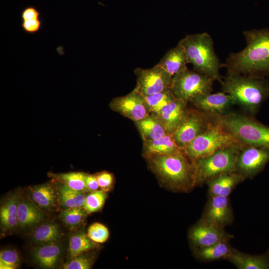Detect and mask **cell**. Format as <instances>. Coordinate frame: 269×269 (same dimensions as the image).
<instances>
[{
	"mask_svg": "<svg viewBox=\"0 0 269 269\" xmlns=\"http://www.w3.org/2000/svg\"><path fill=\"white\" fill-rule=\"evenodd\" d=\"M145 158L150 170L170 189L187 192L197 186L195 163L182 151Z\"/></svg>",
	"mask_w": 269,
	"mask_h": 269,
	"instance_id": "2",
	"label": "cell"
},
{
	"mask_svg": "<svg viewBox=\"0 0 269 269\" xmlns=\"http://www.w3.org/2000/svg\"><path fill=\"white\" fill-rule=\"evenodd\" d=\"M134 73L136 77L134 88L144 96L163 92L171 87L172 76L156 65L149 69L136 68Z\"/></svg>",
	"mask_w": 269,
	"mask_h": 269,
	"instance_id": "10",
	"label": "cell"
},
{
	"mask_svg": "<svg viewBox=\"0 0 269 269\" xmlns=\"http://www.w3.org/2000/svg\"><path fill=\"white\" fill-rule=\"evenodd\" d=\"M30 192L32 200L40 208L49 210L55 206L57 194L51 185L45 183L34 186Z\"/></svg>",
	"mask_w": 269,
	"mask_h": 269,
	"instance_id": "26",
	"label": "cell"
},
{
	"mask_svg": "<svg viewBox=\"0 0 269 269\" xmlns=\"http://www.w3.org/2000/svg\"><path fill=\"white\" fill-rule=\"evenodd\" d=\"M269 162V150L259 146H243L236 164V171L245 179L262 172Z\"/></svg>",
	"mask_w": 269,
	"mask_h": 269,
	"instance_id": "11",
	"label": "cell"
},
{
	"mask_svg": "<svg viewBox=\"0 0 269 269\" xmlns=\"http://www.w3.org/2000/svg\"><path fill=\"white\" fill-rule=\"evenodd\" d=\"M227 260L238 269H269V260L266 253L252 255L232 248Z\"/></svg>",
	"mask_w": 269,
	"mask_h": 269,
	"instance_id": "20",
	"label": "cell"
},
{
	"mask_svg": "<svg viewBox=\"0 0 269 269\" xmlns=\"http://www.w3.org/2000/svg\"><path fill=\"white\" fill-rule=\"evenodd\" d=\"M243 146L236 143L195 161L197 186L220 174L236 171L237 157Z\"/></svg>",
	"mask_w": 269,
	"mask_h": 269,
	"instance_id": "6",
	"label": "cell"
},
{
	"mask_svg": "<svg viewBox=\"0 0 269 269\" xmlns=\"http://www.w3.org/2000/svg\"><path fill=\"white\" fill-rule=\"evenodd\" d=\"M229 241H222L208 247L194 250L195 257L200 261L205 262L227 260L233 248Z\"/></svg>",
	"mask_w": 269,
	"mask_h": 269,
	"instance_id": "25",
	"label": "cell"
},
{
	"mask_svg": "<svg viewBox=\"0 0 269 269\" xmlns=\"http://www.w3.org/2000/svg\"><path fill=\"white\" fill-rule=\"evenodd\" d=\"M60 236L59 227L55 223L42 224L36 228L32 233V240L40 244L54 243Z\"/></svg>",
	"mask_w": 269,
	"mask_h": 269,
	"instance_id": "28",
	"label": "cell"
},
{
	"mask_svg": "<svg viewBox=\"0 0 269 269\" xmlns=\"http://www.w3.org/2000/svg\"><path fill=\"white\" fill-rule=\"evenodd\" d=\"M245 180L236 171L220 174L206 183L208 187V197L218 195L229 197L236 187Z\"/></svg>",
	"mask_w": 269,
	"mask_h": 269,
	"instance_id": "17",
	"label": "cell"
},
{
	"mask_svg": "<svg viewBox=\"0 0 269 269\" xmlns=\"http://www.w3.org/2000/svg\"><path fill=\"white\" fill-rule=\"evenodd\" d=\"M214 81L207 75L187 68L173 76L171 88L176 98L188 104L199 96L211 93Z\"/></svg>",
	"mask_w": 269,
	"mask_h": 269,
	"instance_id": "8",
	"label": "cell"
},
{
	"mask_svg": "<svg viewBox=\"0 0 269 269\" xmlns=\"http://www.w3.org/2000/svg\"><path fill=\"white\" fill-rule=\"evenodd\" d=\"M188 64L187 54L184 47L178 44L169 49L156 65L160 67L171 76L187 69Z\"/></svg>",
	"mask_w": 269,
	"mask_h": 269,
	"instance_id": "19",
	"label": "cell"
},
{
	"mask_svg": "<svg viewBox=\"0 0 269 269\" xmlns=\"http://www.w3.org/2000/svg\"><path fill=\"white\" fill-rule=\"evenodd\" d=\"M188 108V103L175 97L155 115L163 123L167 133L172 134L184 120Z\"/></svg>",
	"mask_w": 269,
	"mask_h": 269,
	"instance_id": "16",
	"label": "cell"
},
{
	"mask_svg": "<svg viewBox=\"0 0 269 269\" xmlns=\"http://www.w3.org/2000/svg\"><path fill=\"white\" fill-rule=\"evenodd\" d=\"M142 156L145 158L153 155H162L182 151L176 142L172 134L149 141L143 142Z\"/></svg>",
	"mask_w": 269,
	"mask_h": 269,
	"instance_id": "21",
	"label": "cell"
},
{
	"mask_svg": "<svg viewBox=\"0 0 269 269\" xmlns=\"http://www.w3.org/2000/svg\"><path fill=\"white\" fill-rule=\"evenodd\" d=\"M233 237L224 228L201 218L190 229L188 238L194 250L211 246L218 242L230 241Z\"/></svg>",
	"mask_w": 269,
	"mask_h": 269,
	"instance_id": "13",
	"label": "cell"
},
{
	"mask_svg": "<svg viewBox=\"0 0 269 269\" xmlns=\"http://www.w3.org/2000/svg\"><path fill=\"white\" fill-rule=\"evenodd\" d=\"M19 199L18 193H13L7 195L1 202L0 223L1 231L3 233L10 232L17 228Z\"/></svg>",
	"mask_w": 269,
	"mask_h": 269,
	"instance_id": "18",
	"label": "cell"
},
{
	"mask_svg": "<svg viewBox=\"0 0 269 269\" xmlns=\"http://www.w3.org/2000/svg\"><path fill=\"white\" fill-rule=\"evenodd\" d=\"M43 213L40 208L28 200L19 198L18 205L17 227L26 228L36 225L42 220Z\"/></svg>",
	"mask_w": 269,
	"mask_h": 269,
	"instance_id": "24",
	"label": "cell"
},
{
	"mask_svg": "<svg viewBox=\"0 0 269 269\" xmlns=\"http://www.w3.org/2000/svg\"><path fill=\"white\" fill-rule=\"evenodd\" d=\"M62 248L54 243L43 244L36 248L32 252L34 262L44 269H53L59 260Z\"/></svg>",
	"mask_w": 269,
	"mask_h": 269,
	"instance_id": "23",
	"label": "cell"
},
{
	"mask_svg": "<svg viewBox=\"0 0 269 269\" xmlns=\"http://www.w3.org/2000/svg\"><path fill=\"white\" fill-rule=\"evenodd\" d=\"M144 97L151 113L154 114L175 98L171 88Z\"/></svg>",
	"mask_w": 269,
	"mask_h": 269,
	"instance_id": "31",
	"label": "cell"
},
{
	"mask_svg": "<svg viewBox=\"0 0 269 269\" xmlns=\"http://www.w3.org/2000/svg\"><path fill=\"white\" fill-rule=\"evenodd\" d=\"M85 182L91 192L97 190L100 188L95 174L92 175L85 173Z\"/></svg>",
	"mask_w": 269,
	"mask_h": 269,
	"instance_id": "40",
	"label": "cell"
},
{
	"mask_svg": "<svg viewBox=\"0 0 269 269\" xmlns=\"http://www.w3.org/2000/svg\"><path fill=\"white\" fill-rule=\"evenodd\" d=\"M243 33L246 47L231 53L222 67L227 72L269 80V28L246 30Z\"/></svg>",
	"mask_w": 269,
	"mask_h": 269,
	"instance_id": "1",
	"label": "cell"
},
{
	"mask_svg": "<svg viewBox=\"0 0 269 269\" xmlns=\"http://www.w3.org/2000/svg\"><path fill=\"white\" fill-rule=\"evenodd\" d=\"M19 264V256L15 250L4 249L0 253V269H14Z\"/></svg>",
	"mask_w": 269,
	"mask_h": 269,
	"instance_id": "34",
	"label": "cell"
},
{
	"mask_svg": "<svg viewBox=\"0 0 269 269\" xmlns=\"http://www.w3.org/2000/svg\"><path fill=\"white\" fill-rule=\"evenodd\" d=\"M59 198L61 204L66 208L83 207L86 193L73 189L61 183L58 186Z\"/></svg>",
	"mask_w": 269,
	"mask_h": 269,
	"instance_id": "27",
	"label": "cell"
},
{
	"mask_svg": "<svg viewBox=\"0 0 269 269\" xmlns=\"http://www.w3.org/2000/svg\"><path fill=\"white\" fill-rule=\"evenodd\" d=\"M201 218L224 228L231 225L234 215L229 197H209Z\"/></svg>",
	"mask_w": 269,
	"mask_h": 269,
	"instance_id": "14",
	"label": "cell"
},
{
	"mask_svg": "<svg viewBox=\"0 0 269 269\" xmlns=\"http://www.w3.org/2000/svg\"><path fill=\"white\" fill-rule=\"evenodd\" d=\"M95 242L84 233L74 234L70 239L69 251L71 257L74 258L95 247Z\"/></svg>",
	"mask_w": 269,
	"mask_h": 269,
	"instance_id": "29",
	"label": "cell"
},
{
	"mask_svg": "<svg viewBox=\"0 0 269 269\" xmlns=\"http://www.w3.org/2000/svg\"><path fill=\"white\" fill-rule=\"evenodd\" d=\"M87 212L83 207L66 208L62 211L60 216L65 224L70 226L81 224L85 219Z\"/></svg>",
	"mask_w": 269,
	"mask_h": 269,
	"instance_id": "33",
	"label": "cell"
},
{
	"mask_svg": "<svg viewBox=\"0 0 269 269\" xmlns=\"http://www.w3.org/2000/svg\"><path fill=\"white\" fill-rule=\"evenodd\" d=\"M110 109L134 122L139 121L151 112L145 97L135 88L127 95L113 98Z\"/></svg>",
	"mask_w": 269,
	"mask_h": 269,
	"instance_id": "12",
	"label": "cell"
},
{
	"mask_svg": "<svg viewBox=\"0 0 269 269\" xmlns=\"http://www.w3.org/2000/svg\"><path fill=\"white\" fill-rule=\"evenodd\" d=\"M178 44L185 49L188 63L193 70L221 83L223 78L220 69L221 63L216 54L211 36L206 32L188 34Z\"/></svg>",
	"mask_w": 269,
	"mask_h": 269,
	"instance_id": "5",
	"label": "cell"
},
{
	"mask_svg": "<svg viewBox=\"0 0 269 269\" xmlns=\"http://www.w3.org/2000/svg\"><path fill=\"white\" fill-rule=\"evenodd\" d=\"M134 123L143 142L158 139L168 134L161 120L153 113Z\"/></svg>",
	"mask_w": 269,
	"mask_h": 269,
	"instance_id": "22",
	"label": "cell"
},
{
	"mask_svg": "<svg viewBox=\"0 0 269 269\" xmlns=\"http://www.w3.org/2000/svg\"><path fill=\"white\" fill-rule=\"evenodd\" d=\"M52 175L61 183L73 189L85 193L91 192L85 182V173L72 172L65 173L53 174Z\"/></svg>",
	"mask_w": 269,
	"mask_h": 269,
	"instance_id": "30",
	"label": "cell"
},
{
	"mask_svg": "<svg viewBox=\"0 0 269 269\" xmlns=\"http://www.w3.org/2000/svg\"><path fill=\"white\" fill-rule=\"evenodd\" d=\"M42 22L39 19L22 21L21 26L22 30L28 34H34L40 30Z\"/></svg>",
	"mask_w": 269,
	"mask_h": 269,
	"instance_id": "38",
	"label": "cell"
},
{
	"mask_svg": "<svg viewBox=\"0 0 269 269\" xmlns=\"http://www.w3.org/2000/svg\"><path fill=\"white\" fill-rule=\"evenodd\" d=\"M87 236L96 243H103L109 238V232L108 228L99 223H95L89 226Z\"/></svg>",
	"mask_w": 269,
	"mask_h": 269,
	"instance_id": "35",
	"label": "cell"
},
{
	"mask_svg": "<svg viewBox=\"0 0 269 269\" xmlns=\"http://www.w3.org/2000/svg\"><path fill=\"white\" fill-rule=\"evenodd\" d=\"M92 262L88 258L78 256L73 258L71 261L65 264L62 266L64 269H91Z\"/></svg>",
	"mask_w": 269,
	"mask_h": 269,
	"instance_id": "36",
	"label": "cell"
},
{
	"mask_svg": "<svg viewBox=\"0 0 269 269\" xmlns=\"http://www.w3.org/2000/svg\"><path fill=\"white\" fill-rule=\"evenodd\" d=\"M222 92L229 94L235 105L254 117L269 97V80L227 72L221 82Z\"/></svg>",
	"mask_w": 269,
	"mask_h": 269,
	"instance_id": "3",
	"label": "cell"
},
{
	"mask_svg": "<svg viewBox=\"0 0 269 269\" xmlns=\"http://www.w3.org/2000/svg\"><path fill=\"white\" fill-rule=\"evenodd\" d=\"M212 124L210 115L194 107H188L184 120L172 135L182 150Z\"/></svg>",
	"mask_w": 269,
	"mask_h": 269,
	"instance_id": "9",
	"label": "cell"
},
{
	"mask_svg": "<svg viewBox=\"0 0 269 269\" xmlns=\"http://www.w3.org/2000/svg\"><path fill=\"white\" fill-rule=\"evenodd\" d=\"M95 175L101 190L107 192L111 189L114 181V177L112 173L104 171Z\"/></svg>",
	"mask_w": 269,
	"mask_h": 269,
	"instance_id": "37",
	"label": "cell"
},
{
	"mask_svg": "<svg viewBox=\"0 0 269 269\" xmlns=\"http://www.w3.org/2000/svg\"><path fill=\"white\" fill-rule=\"evenodd\" d=\"M39 11L33 6H29L24 8L21 13L22 21L39 19L40 16Z\"/></svg>",
	"mask_w": 269,
	"mask_h": 269,
	"instance_id": "39",
	"label": "cell"
},
{
	"mask_svg": "<svg viewBox=\"0 0 269 269\" xmlns=\"http://www.w3.org/2000/svg\"><path fill=\"white\" fill-rule=\"evenodd\" d=\"M107 197L106 192L96 190L86 195L83 208L87 213H92L101 210Z\"/></svg>",
	"mask_w": 269,
	"mask_h": 269,
	"instance_id": "32",
	"label": "cell"
},
{
	"mask_svg": "<svg viewBox=\"0 0 269 269\" xmlns=\"http://www.w3.org/2000/svg\"><path fill=\"white\" fill-rule=\"evenodd\" d=\"M210 116L213 122L222 127L239 143L269 150V126L254 117L230 111L222 115Z\"/></svg>",
	"mask_w": 269,
	"mask_h": 269,
	"instance_id": "4",
	"label": "cell"
},
{
	"mask_svg": "<svg viewBox=\"0 0 269 269\" xmlns=\"http://www.w3.org/2000/svg\"><path fill=\"white\" fill-rule=\"evenodd\" d=\"M191 103L194 108L210 116L225 114L230 108L235 105L232 97L223 92L209 93L199 96L194 99Z\"/></svg>",
	"mask_w": 269,
	"mask_h": 269,
	"instance_id": "15",
	"label": "cell"
},
{
	"mask_svg": "<svg viewBox=\"0 0 269 269\" xmlns=\"http://www.w3.org/2000/svg\"><path fill=\"white\" fill-rule=\"evenodd\" d=\"M238 143L222 127L213 122L210 127L182 149L191 160L208 156L221 148Z\"/></svg>",
	"mask_w": 269,
	"mask_h": 269,
	"instance_id": "7",
	"label": "cell"
},
{
	"mask_svg": "<svg viewBox=\"0 0 269 269\" xmlns=\"http://www.w3.org/2000/svg\"><path fill=\"white\" fill-rule=\"evenodd\" d=\"M266 254H267V255L268 256V259H269V250L268 251H267V252L266 253Z\"/></svg>",
	"mask_w": 269,
	"mask_h": 269,
	"instance_id": "41",
	"label": "cell"
}]
</instances>
